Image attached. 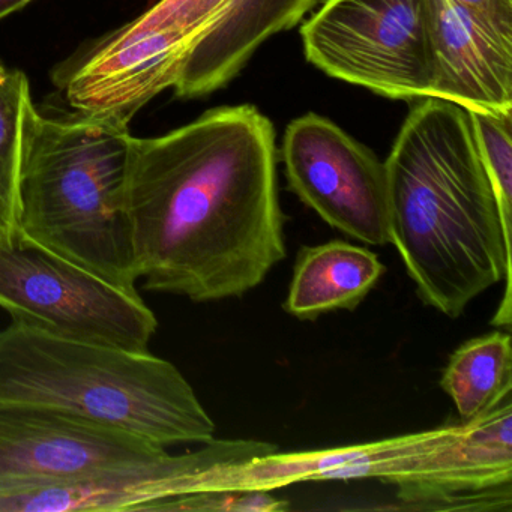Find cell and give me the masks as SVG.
<instances>
[{"mask_svg": "<svg viewBox=\"0 0 512 512\" xmlns=\"http://www.w3.org/2000/svg\"><path fill=\"white\" fill-rule=\"evenodd\" d=\"M440 386L463 422L496 409L511 398V335L496 331L461 344L449 358Z\"/></svg>", "mask_w": 512, "mask_h": 512, "instance_id": "obj_15", "label": "cell"}, {"mask_svg": "<svg viewBox=\"0 0 512 512\" xmlns=\"http://www.w3.org/2000/svg\"><path fill=\"white\" fill-rule=\"evenodd\" d=\"M476 146L496 196L506 236L512 223V112H469Z\"/></svg>", "mask_w": 512, "mask_h": 512, "instance_id": "obj_17", "label": "cell"}, {"mask_svg": "<svg viewBox=\"0 0 512 512\" xmlns=\"http://www.w3.org/2000/svg\"><path fill=\"white\" fill-rule=\"evenodd\" d=\"M31 88L25 73L0 61V247L19 239V176Z\"/></svg>", "mask_w": 512, "mask_h": 512, "instance_id": "obj_16", "label": "cell"}, {"mask_svg": "<svg viewBox=\"0 0 512 512\" xmlns=\"http://www.w3.org/2000/svg\"><path fill=\"white\" fill-rule=\"evenodd\" d=\"M512 404L461 425L385 442L380 479L400 487L406 502L502 500L511 494ZM425 505V508H427Z\"/></svg>", "mask_w": 512, "mask_h": 512, "instance_id": "obj_9", "label": "cell"}, {"mask_svg": "<svg viewBox=\"0 0 512 512\" xmlns=\"http://www.w3.org/2000/svg\"><path fill=\"white\" fill-rule=\"evenodd\" d=\"M452 2L488 20L497 28L512 31V0H452Z\"/></svg>", "mask_w": 512, "mask_h": 512, "instance_id": "obj_20", "label": "cell"}, {"mask_svg": "<svg viewBox=\"0 0 512 512\" xmlns=\"http://www.w3.org/2000/svg\"><path fill=\"white\" fill-rule=\"evenodd\" d=\"M194 43L178 29L137 17L61 74L65 100L77 115L128 125L152 98L175 86Z\"/></svg>", "mask_w": 512, "mask_h": 512, "instance_id": "obj_11", "label": "cell"}, {"mask_svg": "<svg viewBox=\"0 0 512 512\" xmlns=\"http://www.w3.org/2000/svg\"><path fill=\"white\" fill-rule=\"evenodd\" d=\"M431 95L469 112H512V31L452 0H425Z\"/></svg>", "mask_w": 512, "mask_h": 512, "instance_id": "obj_12", "label": "cell"}, {"mask_svg": "<svg viewBox=\"0 0 512 512\" xmlns=\"http://www.w3.org/2000/svg\"><path fill=\"white\" fill-rule=\"evenodd\" d=\"M389 244L419 299L457 319L506 281L493 325L511 322V239L476 146L469 110L416 100L385 161Z\"/></svg>", "mask_w": 512, "mask_h": 512, "instance_id": "obj_2", "label": "cell"}, {"mask_svg": "<svg viewBox=\"0 0 512 512\" xmlns=\"http://www.w3.org/2000/svg\"><path fill=\"white\" fill-rule=\"evenodd\" d=\"M0 307L19 325L133 352H149L158 329L140 296L20 236L0 247Z\"/></svg>", "mask_w": 512, "mask_h": 512, "instance_id": "obj_5", "label": "cell"}, {"mask_svg": "<svg viewBox=\"0 0 512 512\" xmlns=\"http://www.w3.org/2000/svg\"><path fill=\"white\" fill-rule=\"evenodd\" d=\"M319 0H230L217 22L191 47L176 80L179 98L224 88L272 35L298 25Z\"/></svg>", "mask_w": 512, "mask_h": 512, "instance_id": "obj_13", "label": "cell"}, {"mask_svg": "<svg viewBox=\"0 0 512 512\" xmlns=\"http://www.w3.org/2000/svg\"><path fill=\"white\" fill-rule=\"evenodd\" d=\"M32 0H0V20L17 13V11L31 4Z\"/></svg>", "mask_w": 512, "mask_h": 512, "instance_id": "obj_21", "label": "cell"}, {"mask_svg": "<svg viewBox=\"0 0 512 512\" xmlns=\"http://www.w3.org/2000/svg\"><path fill=\"white\" fill-rule=\"evenodd\" d=\"M287 184L334 229L368 245L389 244L385 163L338 125L308 113L287 125Z\"/></svg>", "mask_w": 512, "mask_h": 512, "instance_id": "obj_8", "label": "cell"}, {"mask_svg": "<svg viewBox=\"0 0 512 512\" xmlns=\"http://www.w3.org/2000/svg\"><path fill=\"white\" fill-rule=\"evenodd\" d=\"M166 449L61 410L0 403V494L77 481Z\"/></svg>", "mask_w": 512, "mask_h": 512, "instance_id": "obj_10", "label": "cell"}, {"mask_svg": "<svg viewBox=\"0 0 512 512\" xmlns=\"http://www.w3.org/2000/svg\"><path fill=\"white\" fill-rule=\"evenodd\" d=\"M133 136L113 119H53L32 106L19 176V236L130 295L137 292L125 209Z\"/></svg>", "mask_w": 512, "mask_h": 512, "instance_id": "obj_3", "label": "cell"}, {"mask_svg": "<svg viewBox=\"0 0 512 512\" xmlns=\"http://www.w3.org/2000/svg\"><path fill=\"white\" fill-rule=\"evenodd\" d=\"M286 502L275 499L268 490H209L163 500L149 512L158 511H281Z\"/></svg>", "mask_w": 512, "mask_h": 512, "instance_id": "obj_18", "label": "cell"}, {"mask_svg": "<svg viewBox=\"0 0 512 512\" xmlns=\"http://www.w3.org/2000/svg\"><path fill=\"white\" fill-rule=\"evenodd\" d=\"M272 122L250 104L131 142L125 209L143 289L239 298L286 259Z\"/></svg>", "mask_w": 512, "mask_h": 512, "instance_id": "obj_1", "label": "cell"}, {"mask_svg": "<svg viewBox=\"0 0 512 512\" xmlns=\"http://www.w3.org/2000/svg\"><path fill=\"white\" fill-rule=\"evenodd\" d=\"M301 37L329 77L391 100L431 95L425 0H325Z\"/></svg>", "mask_w": 512, "mask_h": 512, "instance_id": "obj_6", "label": "cell"}, {"mask_svg": "<svg viewBox=\"0 0 512 512\" xmlns=\"http://www.w3.org/2000/svg\"><path fill=\"white\" fill-rule=\"evenodd\" d=\"M229 2L230 0H160L139 16V19L178 29L197 43L217 22Z\"/></svg>", "mask_w": 512, "mask_h": 512, "instance_id": "obj_19", "label": "cell"}, {"mask_svg": "<svg viewBox=\"0 0 512 512\" xmlns=\"http://www.w3.org/2000/svg\"><path fill=\"white\" fill-rule=\"evenodd\" d=\"M0 403L50 407L166 448L215 436L214 419L172 362L14 322L0 331Z\"/></svg>", "mask_w": 512, "mask_h": 512, "instance_id": "obj_4", "label": "cell"}, {"mask_svg": "<svg viewBox=\"0 0 512 512\" xmlns=\"http://www.w3.org/2000/svg\"><path fill=\"white\" fill-rule=\"evenodd\" d=\"M274 454L277 446L262 440L212 439L187 454L166 449L77 481L0 494V512H146L173 497L230 490L236 472Z\"/></svg>", "mask_w": 512, "mask_h": 512, "instance_id": "obj_7", "label": "cell"}, {"mask_svg": "<svg viewBox=\"0 0 512 512\" xmlns=\"http://www.w3.org/2000/svg\"><path fill=\"white\" fill-rule=\"evenodd\" d=\"M383 274L385 266L368 248L344 241L302 248L284 310L301 320H314L332 311H353Z\"/></svg>", "mask_w": 512, "mask_h": 512, "instance_id": "obj_14", "label": "cell"}]
</instances>
